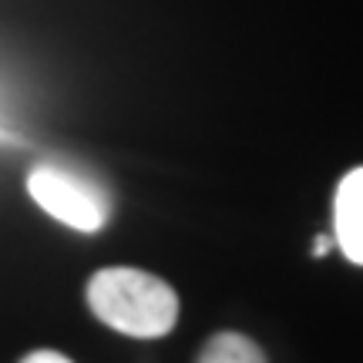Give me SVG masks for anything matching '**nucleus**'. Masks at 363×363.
I'll return each mask as SVG.
<instances>
[{"label":"nucleus","mask_w":363,"mask_h":363,"mask_svg":"<svg viewBox=\"0 0 363 363\" xmlns=\"http://www.w3.org/2000/svg\"><path fill=\"white\" fill-rule=\"evenodd\" d=\"M27 192L48 216L78 233H98L111 212L108 192L101 185L78 175L67 165H51V162L38 165L27 179Z\"/></svg>","instance_id":"obj_2"},{"label":"nucleus","mask_w":363,"mask_h":363,"mask_svg":"<svg viewBox=\"0 0 363 363\" xmlns=\"http://www.w3.org/2000/svg\"><path fill=\"white\" fill-rule=\"evenodd\" d=\"M21 363H74V360H67L65 353H57V350H34V353H27Z\"/></svg>","instance_id":"obj_5"},{"label":"nucleus","mask_w":363,"mask_h":363,"mask_svg":"<svg viewBox=\"0 0 363 363\" xmlns=\"http://www.w3.org/2000/svg\"><path fill=\"white\" fill-rule=\"evenodd\" d=\"M330 242H333V239H326V235H323V239H320V242H316V252H320V256H323L326 249H330Z\"/></svg>","instance_id":"obj_6"},{"label":"nucleus","mask_w":363,"mask_h":363,"mask_svg":"<svg viewBox=\"0 0 363 363\" xmlns=\"http://www.w3.org/2000/svg\"><path fill=\"white\" fill-rule=\"evenodd\" d=\"M88 306L118 333L138 340L165 337L179 323V296L165 279L131 266H111L91 276Z\"/></svg>","instance_id":"obj_1"},{"label":"nucleus","mask_w":363,"mask_h":363,"mask_svg":"<svg viewBox=\"0 0 363 363\" xmlns=\"http://www.w3.org/2000/svg\"><path fill=\"white\" fill-rule=\"evenodd\" d=\"M195 363H266V357L242 333H219V337L208 340Z\"/></svg>","instance_id":"obj_4"},{"label":"nucleus","mask_w":363,"mask_h":363,"mask_svg":"<svg viewBox=\"0 0 363 363\" xmlns=\"http://www.w3.org/2000/svg\"><path fill=\"white\" fill-rule=\"evenodd\" d=\"M333 242L350 262L363 266V169H353L340 182L333 199Z\"/></svg>","instance_id":"obj_3"}]
</instances>
